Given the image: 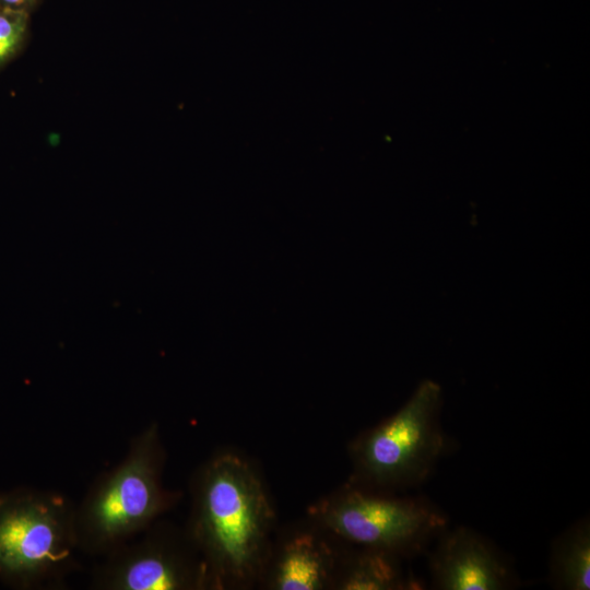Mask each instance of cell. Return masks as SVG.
Returning a JSON list of instances; mask_svg holds the SVG:
<instances>
[{
	"instance_id": "obj_1",
	"label": "cell",
	"mask_w": 590,
	"mask_h": 590,
	"mask_svg": "<svg viewBox=\"0 0 590 590\" xmlns=\"http://www.w3.org/2000/svg\"><path fill=\"white\" fill-rule=\"evenodd\" d=\"M274 519L259 475L243 457L222 452L202 465L193 480L186 531L202 558L210 589L259 583Z\"/></svg>"
},
{
	"instance_id": "obj_2",
	"label": "cell",
	"mask_w": 590,
	"mask_h": 590,
	"mask_svg": "<svg viewBox=\"0 0 590 590\" xmlns=\"http://www.w3.org/2000/svg\"><path fill=\"white\" fill-rule=\"evenodd\" d=\"M165 451L155 423L133 437L122 461L94 482L75 506L79 551L106 555L169 510L180 494L164 487Z\"/></svg>"
},
{
	"instance_id": "obj_3",
	"label": "cell",
	"mask_w": 590,
	"mask_h": 590,
	"mask_svg": "<svg viewBox=\"0 0 590 590\" xmlns=\"http://www.w3.org/2000/svg\"><path fill=\"white\" fill-rule=\"evenodd\" d=\"M75 506L49 491L0 493V580L21 589L58 588L76 568Z\"/></svg>"
},
{
	"instance_id": "obj_4",
	"label": "cell",
	"mask_w": 590,
	"mask_h": 590,
	"mask_svg": "<svg viewBox=\"0 0 590 590\" xmlns=\"http://www.w3.org/2000/svg\"><path fill=\"white\" fill-rule=\"evenodd\" d=\"M440 406V387L430 380L422 382L396 414L351 444L354 470L349 483L391 494L423 482L447 448Z\"/></svg>"
},
{
	"instance_id": "obj_5",
	"label": "cell",
	"mask_w": 590,
	"mask_h": 590,
	"mask_svg": "<svg viewBox=\"0 0 590 590\" xmlns=\"http://www.w3.org/2000/svg\"><path fill=\"white\" fill-rule=\"evenodd\" d=\"M309 519L343 544L401 557L422 551L447 517L421 498L393 497L347 483L308 509Z\"/></svg>"
},
{
	"instance_id": "obj_6",
	"label": "cell",
	"mask_w": 590,
	"mask_h": 590,
	"mask_svg": "<svg viewBox=\"0 0 590 590\" xmlns=\"http://www.w3.org/2000/svg\"><path fill=\"white\" fill-rule=\"evenodd\" d=\"M105 556L93 570V589H210L204 564L187 531L161 521Z\"/></svg>"
},
{
	"instance_id": "obj_7",
	"label": "cell",
	"mask_w": 590,
	"mask_h": 590,
	"mask_svg": "<svg viewBox=\"0 0 590 590\" xmlns=\"http://www.w3.org/2000/svg\"><path fill=\"white\" fill-rule=\"evenodd\" d=\"M342 542L310 520L272 542L259 585L271 590L333 589Z\"/></svg>"
},
{
	"instance_id": "obj_8",
	"label": "cell",
	"mask_w": 590,
	"mask_h": 590,
	"mask_svg": "<svg viewBox=\"0 0 590 590\" xmlns=\"http://www.w3.org/2000/svg\"><path fill=\"white\" fill-rule=\"evenodd\" d=\"M432 581L442 590H502L514 576L498 552L468 528L441 532L429 558Z\"/></svg>"
},
{
	"instance_id": "obj_9",
	"label": "cell",
	"mask_w": 590,
	"mask_h": 590,
	"mask_svg": "<svg viewBox=\"0 0 590 590\" xmlns=\"http://www.w3.org/2000/svg\"><path fill=\"white\" fill-rule=\"evenodd\" d=\"M401 556L376 548H344L334 587L339 590L420 589V582L408 576Z\"/></svg>"
},
{
	"instance_id": "obj_10",
	"label": "cell",
	"mask_w": 590,
	"mask_h": 590,
	"mask_svg": "<svg viewBox=\"0 0 590 590\" xmlns=\"http://www.w3.org/2000/svg\"><path fill=\"white\" fill-rule=\"evenodd\" d=\"M553 585L566 590L590 588V530L586 520L573 526L556 541L551 564Z\"/></svg>"
},
{
	"instance_id": "obj_11",
	"label": "cell",
	"mask_w": 590,
	"mask_h": 590,
	"mask_svg": "<svg viewBox=\"0 0 590 590\" xmlns=\"http://www.w3.org/2000/svg\"><path fill=\"white\" fill-rule=\"evenodd\" d=\"M28 21L27 12L0 8V66L21 47Z\"/></svg>"
},
{
	"instance_id": "obj_12",
	"label": "cell",
	"mask_w": 590,
	"mask_h": 590,
	"mask_svg": "<svg viewBox=\"0 0 590 590\" xmlns=\"http://www.w3.org/2000/svg\"><path fill=\"white\" fill-rule=\"evenodd\" d=\"M39 0H0V8L30 13Z\"/></svg>"
}]
</instances>
